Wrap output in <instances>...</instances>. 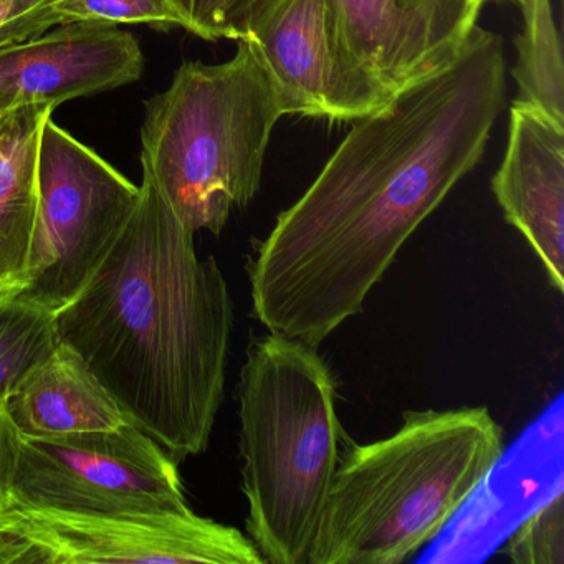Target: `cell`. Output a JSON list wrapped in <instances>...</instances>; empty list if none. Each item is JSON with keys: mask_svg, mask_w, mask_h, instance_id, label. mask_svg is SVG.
Masks as SVG:
<instances>
[{"mask_svg": "<svg viewBox=\"0 0 564 564\" xmlns=\"http://www.w3.org/2000/svg\"><path fill=\"white\" fill-rule=\"evenodd\" d=\"M505 100L501 37L460 54L356 120L249 259L253 316L319 346L359 315L399 250L485 153Z\"/></svg>", "mask_w": 564, "mask_h": 564, "instance_id": "cell-1", "label": "cell"}, {"mask_svg": "<svg viewBox=\"0 0 564 564\" xmlns=\"http://www.w3.org/2000/svg\"><path fill=\"white\" fill-rule=\"evenodd\" d=\"M124 417L180 464L209 447L224 401L234 303L143 167L140 200L94 279L55 313Z\"/></svg>", "mask_w": 564, "mask_h": 564, "instance_id": "cell-2", "label": "cell"}, {"mask_svg": "<svg viewBox=\"0 0 564 564\" xmlns=\"http://www.w3.org/2000/svg\"><path fill=\"white\" fill-rule=\"evenodd\" d=\"M487 408L408 411L382 441L346 445L306 564H399L441 536L503 454Z\"/></svg>", "mask_w": 564, "mask_h": 564, "instance_id": "cell-3", "label": "cell"}, {"mask_svg": "<svg viewBox=\"0 0 564 564\" xmlns=\"http://www.w3.org/2000/svg\"><path fill=\"white\" fill-rule=\"evenodd\" d=\"M239 419L249 538L263 563L306 564L345 438L318 346L275 332L253 338Z\"/></svg>", "mask_w": 564, "mask_h": 564, "instance_id": "cell-4", "label": "cell"}, {"mask_svg": "<svg viewBox=\"0 0 564 564\" xmlns=\"http://www.w3.org/2000/svg\"><path fill=\"white\" fill-rule=\"evenodd\" d=\"M224 64L186 62L147 101L141 167L181 223L219 236L234 207H247L283 117L272 78L247 39Z\"/></svg>", "mask_w": 564, "mask_h": 564, "instance_id": "cell-5", "label": "cell"}, {"mask_svg": "<svg viewBox=\"0 0 564 564\" xmlns=\"http://www.w3.org/2000/svg\"><path fill=\"white\" fill-rule=\"evenodd\" d=\"M140 200L100 154L45 120L37 151V216L24 290L18 296L58 313L94 279Z\"/></svg>", "mask_w": 564, "mask_h": 564, "instance_id": "cell-6", "label": "cell"}, {"mask_svg": "<svg viewBox=\"0 0 564 564\" xmlns=\"http://www.w3.org/2000/svg\"><path fill=\"white\" fill-rule=\"evenodd\" d=\"M177 462L131 422L111 431L19 437L12 505L70 513L189 511Z\"/></svg>", "mask_w": 564, "mask_h": 564, "instance_id": "cell-7", "label": "cell"}, {"mask_svg": "<svg viewBox=\"0 0 564 564\" xmlns=\"http://www.w3.org/2000/svg\"><path fill=\"white\" fill-rule=\"evenodd\" d=\"M263 564L242 531L184 513H70L9 503L0 564Z\"/></svg>", "mask_w": 564, "mask_h": 564, "instance_id": "cell-8", "label": "cell"}, {"mask_svg": "<svg viewBox=\"0 0 564 564\" xmlns=\"http://www.w3.org/2000/svg\"><path fill=\"white\" fill-rule=\"evenodd\" d=\"M243 39L262 58L283 115L356 121L392 98L343 54L323 0H276Z\"/></svg>", "mask_w": 564, "mask_h": 564, "instance_id": "cell-9", "label": "cell"}, {"mask_svg": "<svg viewBox=\"0 0 564 564\" xmlns=\"http://www.w3.org/2000/svg\"><path fill=\"white\" fill-rule=\"evenodd\" d=\"M343 54L382 90L451 64L467 42L478 0H323Z\"/></svg>", "mask_w": 564, "mask_h": 564, "instance_id": "cell-10", "label": "cell"}, {"mask_svg": "<svg viewBox=\"0 0 564 564\" xmlns=\"http://www.w3.org/2000/svg\"><path fill=\"white\" fill-rule=\"evenodd\" d=\"M563 394L503 451L421 563H481L564 488Z\"/></svg>", "mask_w": 564, "mask_h": 564, "instance_id": "cell-11", "label": "cell"}, {"mask_svg": "<svg viewBox=\"0 0 564 564\" xmlns=\"http://www.w3.org/2000/svg\"><path fill=\"white\" fill-rule=\"evenodd\" d=\"M144 55L131 32L97 22L55 25L29 41L0 48V111L24 105L57 110L140 80Z\"/></svg>", "mask_w": 564, "mask_h": 564, "instance_id": "cell-12", "label": "cell"}, {"mask_svg": "<svg viewBox=\"0 0 564 564\" xmlns=\"http://www.w3.org/2000/svg\"><path fill=\"white\" fill-rule=\"evenodd\" d=\"M505 219L564 292V124L528 101L511 105L507 151L491 180Z\"/></svg>", "mask_w": 564, "mask_h": 564, "instance_id": "cell-13", "label": "cell"}, {"mask_svg": "<svg viewBox=\"0 0 564 564\" xmlns=\"http://www.w3.org/2000/svg\"><path fill=\"white\" fill-rule=\"evenodd\" d=\"M4 405L24 438L111 431L130 422L84 359L62 341L25 376Z\"/></svg>", "mask_w": 564, "mask_h": 564, "instance_id": "cell-14", "label": "cell"}, {"mask_svg": "<svg viewBox=\"0 0 564 564\" xmlns=\"http://www.w3.org/2000/svg\"><path fill=\"white\" fill-rule=\"evenodd\" d=\"M54 108L0 111V295H19L28 276L37 216V151Z\"/></svg>", "mask_w": 564, "mask_h": 564, "instance_id": "cell-15", "label": "cell"}, {"mask_svg": "<svg viewBox=\"0 0 564 564\" xmlns=\"http://www.w3.org/2000/svg\"><path fill=\"white\" fill-rule=\"evenodd\" d=\"M524 25L514 39L518 52L513 75L520 98L564 124L563 45L550 0H531Z\"/></svg>", "mask_w": 564, "mask_h": 564, "instance_id": "cell-16", "label": "cell"}, {"mask_svg": "<svg viewBox=\"0 0 564 564\" xmlns=\"http://www.w3.org/2000/svg\"><path fill=\"white\" fill-rule=\"evenodd\" d=\"M57 345L54 313L18 295H0V402Z\"/></svg>", "mask_w": 564, "mask_h": 564, "instance_id": "cell-17", "label": "cell"}, {"mask_svg": "<svg viewBox=\"0 0 564 564\" xmlns=\"http://www.w3.org/2000/svg\"><path fill=\"white\" fill-rule=\"evenodd\" d=\"M62 24L97 22V24H148L158 29L180 28L186 21L173 0H54L52 4Z\"/></svg>", "mask_w": 564, "mask_h": 564, "instance_id": "cell-18", "label": "cell"}, {"mask_svg": "<svg viewBox=\"0 0 564 564\" xmlns=\"http://www.w3.org/2000/svg\"><path fill=\"white\" fill-rule=\"evenodd\" d=\"M187 24V32L219 41L246 37L276 0H173Z\"/></svg>", "mask_w": 564, "mask_h": 564, "instance_id": "cell-19", "label": "cell"}, {"mask_svg": "<svg viewBox=\"0 0 564 564\" xmlns=\"http://www.w3.org/2000/svg\"><path fill=\"white\" fill-rule=\"evenodd\" d=\"M505 553L514 564H564L563 491L518 524Z\"/></svg>", "mask_w": 564, "mask_h": 564, "instance_id": "cell-20", "label": "cell"}, {"mask_svg": "<svg viewBox=\"0 0 564 564\" xmlns=\"http://www.w3.org/2000/svg\"><path fill=\"white\" fill-rule=\"evenodd\" d=\"M54 0H0V48L37 37L62 21Z\"/></svg>", "mask_w": 564, "mask_h": 564, "instance_id": "cell-21", "label": "cell"}, {"mask_svg": "<svg viewBox=\"0 0 564 564\" xmlns=\"http://www.w3.org/2000/svg\"><path fill=\"white\" fill-rule=\"evenodd\" d=\"M18 451V431L9 419L4 402H0V511L11 503Z\"/></svg>", "mask_w": 564, "mask_h": 564, "instance_id": "cell-22", "label": "cell"}, {"mask_svg": "<svg viewBox=\"0 0 564 564\" xmlns=\"http://www.w3.org/2000/svg\"><path fill=\"white\" fill-rule=\"evenodd\" d=\"M487 2H511V4L518 6V8L523 9L530 4L531 0H478V4L484 6Z\"/></svg>", "mask_w": 564, "mask_h": 564, "instance_id": "cell-23", "label": "cell"}]
</instances>
